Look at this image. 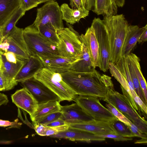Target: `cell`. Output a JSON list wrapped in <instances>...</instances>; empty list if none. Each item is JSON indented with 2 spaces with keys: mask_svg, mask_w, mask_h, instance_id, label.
I'll use <instances>...</instances> for the list:
<instances>
[{
  "mask_svg": "<svg viewBox=\"0 0 147 147\" xmlns=\"http://www.w3.org/2000/svg\"><path fill=\"white\" fill-rule=\"evenodd\" d=\"M116 65L126 79L128 85L131 97L135 101L139 97L136 93L129 73L125 57L121 56Z\"/></svg>",
  "mask_w": 147,
  "mask_h": 147,
  "instance_id": "4316f807",
  "label": "cell"
},
{
  "mask_svg": "<svg viewBox=\"0 0 147 147\" xmlns=\"http://www.w3.org/2000/svg\"><path fill=\"white\" fill-rule=\"evenodd\" d=\"M130 59L139 81L146 100L147 101V86L146 80L142 72L140 59L136 54L131 53L127 56Z\"/></svg>",
  "mask_w": 147,
  "mask_h": 147,
  "instance_id": "83f0119b",
  "label": "cell"
},
{
  "mask_svg": "<svg viewBox=\"0 0 147 147\" xmlns=\"http://www.w3.org/2000/svg\"><path fill=\"white\" fill-rule=\"evenodd\" d=\"M82 43L86 47L93 65L95 68L100 66L99 47L94 30L91 26L86 30L84 34L80 36Z\"/></svg>",
  "mask_w": 147,
  "mask_h": 147,
  "instance_id": "5bb4252c",
  "label": "cell"
},
{
  "mask_svg": "<svg viewBox=\"0 0 147 147\" xmlns=\"http://www.w3.org/2000/svg\"><path fill=\"white\" fill-rule=\"evenodd\" d=\"M21 84L32 96L38 105L49 101H57L60 102L59 96L41 82L34 77L26 80Z\"/></svg>",
  "mask_w": 147,
  "mask_h": 147,
  "instance_id": "7c38bea8",
  "label": "cell"
},
{
  "mask_svg": "<svg viewBox=\"0 0 147 147\" xmlns=\"http://www.w3.org/2000/svg\"><path fill=\"white\" fill-rule=\"evenodd\" d=\"M9 100L7 96L0 92V107L2 105H6L8 103Z\"/></svg>",
  "mask_w": 147,
  "mask_h": 147,
  "instance_id": "ee69618b",
  "label": "cell"
},
{
  "mask_svg": "<svg viewBox=\"0 0 147 147\" xmlns=\"http://www.w3.org/2000/svg\"><path fill=\"white\" fill-rule=\"evenodd\" d=\"M26 61L13 52L0 50V71L5 84L6 91L12 89L17 85L15 77Z\"/></svg>",
  "mask_w": 147,
  "mask_h": 147,
  "instance_id": "52a82bcc",
  "label": "cell"
},
{
  "mask_svg": "<svg viewBox=\"0 0 147 147\" xmlns=\"http://www.w3.org/2000/svg\"><path fill=\"white\" fill-rule=\"evenodd\" d=\"M66 124H67L64 121L60 118H59L45 125L49 127H57Z\"/></svg>",
  "mask_w": 147,
  "mask_h": 147,
  "instance_id": "ab89813d",
  "label": "cell"
},
{
  "mask_svg": "<svg viewBox=\"0 0 147 147\" xmlns=\"http://www.w3.org/2000/svg\"><path fill=\"white\" fill-rule=\"evenodd\" d=\"M6 91V86L1 73L0 71V91Z\"/></svg>",
  "mask_w": 147,
  "mask_h": 147,
  "instance_id": "f6af8a7d",
  "label": "cell"
},
{
  "mask_svg": "<svg viewBox=\"0 0 147 147\" xmlns=\"http://www.w3.org/2000/svg\"><path fill=\"white\" fill-rule=\"evenodd\" d=\"M110 123L116 134L128 138L135 137L128 126L118 119L115 120Z\"/></svg>",
  "mask_w": 147,
  "mask_h": 147,
  "instance_id": "4dcf8cb0",
  "label": "cell"
},
{
  "mask_svg": "<svg viewBox=\"0 0 147 147\" xmlns=\"http://www.w3.org/2000/svg\"><path fill=\"white\" fill-rule=\"evenodd\" d=\"M63 80L77 95L95 97L104 100L108 90L114 87L109 76L95 69L90 72L69 71L60 73Z\"/></svg>",
  "mask_w": 147,
  "mask_h": 147,
  "instance_id": "6da1fadb",
  "label": "cell"
},
{
  "mask_svg": "<svg viewBox=\"0 0 147 147\" xmlns=\"http://www.w3.org/2000/svg\"><path fill=\"white\" fill-rule=\"evenodd\" d=\"M60 102L52 101L38 104L36 110L30 119L33 124L36 123L40 119L52 113L61 111Z\"/></svg>",
  "mask_w": 147,
  "mask_h": 147,
  "instance_id": "7402d4cb",
  "label": "cell"
},
{
  "mask_svg": "<svg viewBox=\"0 0 147 147\" xmlns=\"http://www.w3.org/2000/svg\"><path fill=\"white\" fill-rule=\"evenodd\" d=\"M62 115L61 111L51 113L39 120L37 123L44 125L60 118Z\"/></svg>",
  "mask_w": 147,
  "mask_h": 147,
  "instance_id": "836d02e7",
  "label": "cell"
},
{
  "mask_svg": "<svg viewBox=\"0 0 147 147\" xmlns=\"http://www.w3.org/2000/svg\"><path fill=\"white\" fill-rule=\"evenodd\" d=\"M118 7H122L125 3V0H114Z\"/></svg>",
  "mask_w": 147,
  "mask_h": 147,
  "instance_id": "bcb514c9",
  "label": "cell"
},
{
  "mask_svg": "<svg viewBox=\"0 0 147 147\" xmlns=\"http://www.w3.org/2000/svg\"><path fill=\"white\" fill-rule=\"evenodd\" d=\"M38 57L42 62L44 67L59 73L69 71L72 64L79 59L60 55Z\"/></svg>",
  "mask_w": 147,
  "mask_h": 147,
  "instance_id": "e0dca14e",
  "label": "cell"
},
{
  "mask_svg": "<svg viewBox=\"0 0 147 147\" xmlns=\"http://www.w3.org/2000/svg\"><path fill=\"white\" fill-rule=\"evenodd\" d=\"M70 5L73 9L80 8L81 7V0H70Z\"/></svg>",
  "mask_w": 147,
  "mask_h": 147,
  "instance_id": "b9f144b4",
  "label": "cell"
},
{
  "mask_svg": "<svg viewBox=\"0 0 147 147\" xmlns=\"http://www.w3.org/2000/svg\"><path fill=\"white\" fill-rule=\"evenodd\" d=\"M20 7L25 11L36 7L40 4L37 0H19Z\"/></svg>",
  "mask_w": 147,
  "mask_h": 147,
  "instance_id": "e575fe53",
  "label": "cell"
},
{
  "mask_svg": "<svg viewBox=\"0 0 147 147\" xmlns=\"http://www.w3.org/2000/svg\"><path fill=\"white\" fill-rule=\"evenodd\" d=\"M49 136L55 138L68 139L72 141H78L88 143L93 141H105L106 139L87 131L69 127L66 131Z\"/></svg>",
  "mask_w": 147,
  "mask_h": 147,
  "instance_id": "2e32d148",
  "label": "cell"
},
{
  "mask_svg": "<svg viewBox=\"0 0 147 147\" xmlns=\"http://www.w3.org/2000/svg\"><path fill=\"white\" fill-rule=\"evenodd\" d=\"M131 131L135 135V137H138L141 138H147V134L142 133L139 129L131 122L130 126L128 125Z\"/></svg>",
  "mask_w": 147,
  "mask_h": 147,
  "instance_id": "74e56055",
  "label": "cell"
},
{
  "mask_svg": "<svg viewBox=\"0 0 147 147\" xmlns=\"http://www.w3.org/2000/svg\"><path fill=\"white\" fill-rule=\"evenodd\" d=\"M25 12L26 11L20 6L6 22L0 27L1 40L14 28L17 21L24 15Z\"/></svg>",
  "mask_w": 147,
  "mask_h": 147,
  "instance_id": "484cf974",
  "label": "cell"
},
{
  "mask_svg": "<svg viewBox=\"0 0 147 147\" xmlns=\"http://www.w3.org/2000/svg\"><path fill=\"white\" fill-rule=\"evenodd\" d=\"M47 23L51 24L57 30L64 28L60 7L57 2H47L37 9L36 17L32 24L37 28Z\"/></svg>",
  "mask_w": 147,
  "mask_h": 147,
  "instance_id": "9c48e42d",
  "label": "cell"
},
{
  "mask_svg": "<svg viewBox=\"0 0 147 147\" xmlns=\"http://www.w3.org/2000/svg\"><path fill=\"white\" fill-rule=\"evenodd\" d=\"M60 8L62 20L71 24L78 22L81 18L86 17L88 16L89 13V11L85 7L81 6L80 8L73 9L71 8L66 3L63 4Z\"/></svg>",
  "mask_w": 147,
  "mask_h": 147,
  "instance_id": "44dd1931",
  "label": "cell"
},
{
  "mask_svg": "<svg viewBox=\"0 0 147 147\" xmlns=\"http://www.w3.org/2000/svg\"><path fill=\"white\" fill-rule=\"evenodd\" d=\"M147 143V138H141L140 140L137 141L135 143Z\"/></svg>",
  "mask_w": 147,
  "mask_h": 147,
  "instance_id": "7dc6e473",
  "label": "cell"
},
{
  "mask_svg": "<svg viewBox=\"0 0 147 147\" xmlns=\"http://www.w3.org/2000/svg\"><path fill=\"white\" fill-rule=\"evenodd\" d=\"M19 121L18 119H16L14 121L12 122L0 119V127H8L7 129L12 128H20L22 125V123Z\"/></svg>",
  "mask_w": 147,
  "mask_h": 147,
  "instance_id": "d590c367",
  "label": "cell"
},
{
  "mask_svg": "<svg viewBox=\"0 0 147 147\" xmlns=\"http://www.w3.org/2000/svg\"><path fill=\"white\" fill-rule=\"evenodd\" d=\"M43 64L37 56L31 55L26 61L15 78V81L18 83L34 77L42 68Z\"/></svg>",
  "mask_w": 147,
  "mask_h": 147,
  "instance_id": "d6986e66",
  "label": "cell"
},
{
  "mask_svg": "<svg viewBox=\"0 0 147 147\" xmlns=\"http://www.w3.org/2000/svg\"><path fill=\"white\" fill-rule=\"evenodd\" d=\"M0 50L13 52L20 59L28 60L30 55L24 38L23 29L16 26L0 42Z\"/></svg>",
  "mask_w": 147,
  "mask_h": 147,
  "instance_id": "30bf717a",
  "label": "cell"
},
{
  "mask_svg": "<svg viewBox=\"0 0 147 147\" xmlns=\"http://www.w3.org/2000/svg\"><path fill=\"white\" fill-rule=\"evenodd\" d=\"M12 102L18 108L28 113L31 118L38 104L32 96L24 88L17 90L11 96Z\"/></svg>",
  "mask_w": 147,
  "mask_h": 147,
  "instance_id": "9a60e30c",
  "label": "cell"
},
{
  "mask_svg": "<svg viewBox=\"0 0 147 147\" xmlns=\"http://www.w3.org/2000/svg\"><path fill=\"white\" fill-rule=\"evenodd\" d=\"M104 101L112 105L135 125L142 133L147 134L146 121L133 108L126 96L115 91L113 87L108 90Z\"/></svg>",
  "mask_w": 147,
  "mask_h": 147,
  "instance_id": "277c9868",
  "label": "cell"
},
{
  "mask_svg": "<svg viewBox=\"0 0 147 147\" xmlns=\"http://www.w3.org/2000/svg\"><path fill=\"white\" fill-rule=\"evenodd\" d=\"M34 77L56 94L61 101L74 100L77 95L63 80L60 73L44 67Z\"/></svg>",
  "mask_w": 147,
  "mask_h": 147,
  "instance_id": "5b68a950",
  "label": "cell"
},
{
  "mask_svg": "<svg viewBox=\"0 0 147 147\" xmlns=\"http://www.w3.org/2000/svg\"><path fill=\"white\" fill-rule=\"evenodd\" d=\"M145 28V26L140 28L136 25H129L122 49V56L125 57L131 53Z\"/></svg>",
  "mask_w": 147,
  "mask_h": 147,
  "instance_id": "ffe728a7",
  "label": "cell"
},
{
  "mask_svg": "<svg viewBox=\"0 0 147 147\" xmlns=\"http://www.w3.org/2000/svg\"><path fill=\"white\" fill-rule=\"evenodd\" d=\"M59 42L57 45L60 56L79 59L82 54L83 43L78 33L70 27L57 30Z\"/></svg>",
  "mask_w": 147,
  "mask_h": 147,
  "instance_id": "8992f818",
  "label": "cell"
},
{
  "mask_svg": "<svg viewBox=\"0 0 147 147\" xmlns=\"http://www.w3.org/2000/svg\"><path fill=\"white\" fill-rule=\"evenodd\" d=\"M23 35L30 56L46 57L59 55L57 46L42 35L33 24L23 29Z\"/></svg>",
  "mask_w": 147,
  "mask_h": 147,
  "instance_id": "3957f363",
  "label": "cell"
},
{
  "mask_svg": "<svg viewBox=\"0 0 147 147\" xmlns=\"http://www.w3.org/2000/svg\"><path fill=\"white\" fill-rule=\"evenodd\" d=\"M106 108L119 120L123 122L127 125H130L131 122L115 107L109 103L105 104Z\"/></svg>",
  "mask_w": 147,
  "mask_h": 147,
  "instance_id": "d6a6232c",
  "label": "cell"
},
{
  "mask_svg": "<svg viewBox=\"0 0 147 147\" xmlns=\"http://www.w3.org/2000/svg\"><path fill=\"white\" fill-rule=\"evenodd\" d=\"M94 30L99 47L100 70L105 72L109 69L110 48L108 34L102 20L95 18L91 25Z\"/></svg>",
  "mask_w": 147,
  "mask_h": 147,
  "instance_id": "8fae6325",
  "label": "cell"
},
{
  "mask_svg": "<svg viewBox=\"0 0 147 147\" xmlns=\"http://www.w3.org/2000/svg\"><path fill=\"white\" fill-rule=\"evenodd\" d=\"M37 29L42 35L57 46L59 40L57 30L51 24L47 23L39 26Z\"/></svg>",
  "mask_w": 147,
  "mask_h": 147,
  "instance_id": "f1b7e54d",
  "label": "cell"
},
{
  "mask_svg": "<svg viewBox=\"0 0 147 147\" xmlns=\"http://www.w3.org/2000/svg\"><path fill=\"white\" fill-rule=\"evenodd\" d=\"M117 9L114 0H95L92 11L98 15L108 16L117 14Z\"/></svg>",
  "mask_w": 147,
  "mask_h": 147,
  "instance_id": "cb8c5ba5",
  "label": "cell"
},
{
  "mask_svg": "<svg viewBox=\"0 0 147 147\" xmlns=\"http://www.w3.org/2000/svg\"><path fill=\"white\" fill-rule=\"evenodd\" d=\"M110 48V62L116 64L121 56V51L129 25L123 14L103 16Z\"/></svg>",
  "mask_w": 147,
  "mask_h": 147,
  "instance_id": "7a4b0ae2",
  "label": "cell"
},
{
  "mask_svg": "<svg viewBox=\"0 0 147 147\" xmlns=\"http://www.w3.org/2000/svg\"></svg>",
  "mask_w": 147,
  "mask_h": 147,
  "instance_id": "f907efd6",
  "label": "cell"
},
{
  "mask_svg": "<svg viewBox=\"0 0 147 147\" xmlns=\"http://www.w3.org/2000/svg\"><path fill=\"white\" fill-rule=\"evenodd\" d=\"M20 6L19 0H0V27Z\"/></svg>",
  "mask_w": 147,
  "mask_h": 147,
  "instance_id": "d4e9b609",
  "label": "cell"
},
{
  "mask_svg": "<svg viewBox=\"0 0 147 147\" xmlns=\"http://www.w3.org/2000/svg\"><path fill=\"white\" fill-rule=\"evenodd\" d=\"M125 57L127 63L129 73L135 92L144 104L147 106V101L145 100L139 81L131 61L127 56Z\"/></svg>",
  "mask_w": 147,
  "mask_h": 147,
  "instance_id": "f546056e",
  "label": "cell"
},
{
  "mask_svg": "<svg viewBox=\"0 0 147 147\" xmlns=\"http://www.w3.org/2000/svg\"><path fill=\"white\" fill-rule=\"evenodd\" d=\"M40 3H44L50 1H55L56 0H37Z\"/></svg>",
  "mask_w": 147,
  "mask_h": 147,
  "instance_id": "c3c4849f",
  "label": "cell"
},
{
  "mask_svg": "<svg viewBox=\"0 0 147 147\" xmlns=\"http://www.w3.org/2000/svg\"><path fill=\"white\" fill-rule=\"evenodd\" d=\"M109 69L112 76L120 83V86L123 87L132 98L128 83L126 79L117 68L116 64L109 62Z\"/></svg>",
  "mask_w": 147,
  "mask_h": 147,
  "instance_id": "1f68e13d",
  "label": "cell"
},
{
  "mask_svg": "<svg viewBox=\"0 0 147 147\" xmlns=\"http://www.w3.org/2000/svg\"><path fill=\"white\" fill-rule=\"evenodd\" d=\"M95 69L87 49L83 44L82 51L80 58L72 64L69 71L86 72L92 71Z\"/></svg>",
  "mask_w": 147,
  "mask_h": 147,
  "instance_id": "603a6c76",
  "label": "cell"
},
{
  "mask_svg": "<svg viewBox=\"0 0 147 147\" xmlns=\"http://www.w3.org/2000/svg\"><path fill=\"white\" fill-rule=\"evenodd\" d=\"M33 128L36 133L39 135L45 136V133L47 126L42 124L38 123L33 124Z\"/></svg>",
  "mask_w": 147,
  "mask_h": 147,
  "instance_id": "f35d334b",
  "label": "cell"
},
{
  "mask_svg": "<svg viewBox=\"0 0 147 147\" xmlns=\"http://www.w3.org/2000/svg\"><path fill=\"white\" fill-rule=\"evenodd\" d=\"M74 100L95 120L110 123L117 119L97 97L77 95Z\"/></svg>",
  "mask_w": 147,
  "mask_h": 147,
  "instance_id": "ba28073f",
  "label": "cell"
},
{
  "mask_svg": "<svg viewBox=\"0 0 147 147\" xmlns=\"http://www.w3.org/2000/svg\"><path fill=\"white\" fill-rule=\"evenodd\" d=\"M58 132L54 127L47 126L45 133V136H50L58 133Z\"/></svg>",
  "mask_w": 147,
  "mask_h": 147,
  "instance_id": "7bdbcfd3",
  "label": "cell"
},
{
  "mask_svg": "<svg viewBox=\"0 0 147 147\" xmlns=\"http://www.w3.org/2000/svg\"><path fill=\"white\" fill-rule=\"evenodd\" d=\"M147 40V25L145 26L144 29L141 34L138 42L139 43L146 42Z\"/></svg>",
  "mask_w": 147,
  "mask_h": 147,
  "instance_id": "60d3db41",
  "label": "cell"
},
{
  "mask_svg": "<svg viewBox=\"0 0 147 147\" xmlns=\"http://www.w3.org/2000/svg\"><path fill=\"white\" fill-rule=\"evenodd\" d=\"M69 125L70 128L84 131L95 135L116 134L110 123L94 119L87 122Z\"/></svg>",
  "mask_w": 147,
  "mask_h": 147,
  "instance_id": "ac0fdd59",
  "label": "cell"
},
{
  "mask_svg": "<svg viewBox=\"0 0 147 147\" xmlns=\"http://www.w3.org/2000/svg\"><path fill=\"white\" fill-rule=\"evenodd\" d=\"M81 6L85 7L86 0H81Z\"/></svg>",
  "mask_w": 147,
  "mask_h": 147,
  "instance_id": "681fc988",
  "label": "cell"
},
{
  "mask_svg": "<svg viewBox=\"0 0 147 147\" xmlns=\"http://www.w3.org/2000/svg\"><path fill=\"white\" fill-rule=\"evenodd\" d=\"M62 115L60 118L67 124L87 122L94 119L78 104L61 106Z\"/></svg>",
  "mask_w": 147,
  "mask_h": 147,
  "instance_id": "4fadbf2b",
  "label": "cell"
},
{
  "mask_svg": "<svg viewBox=\"0 0 147 147\" xmlns=\"http://www.w3.org/2000/svg\"><path fill=\"white\" fill-rule=\"evenodd\" d=\"M98 136L104 138H108L113 139L115 141H125L131 140L132 138L124 137L122 136L116 134H106L100 135H96Z\"/></svg>",
  "mask_w": 147,
  "mask_h": 147,
  "instance_id": "8d00e7d4",
  "label": "cell"
}]
</instances>
